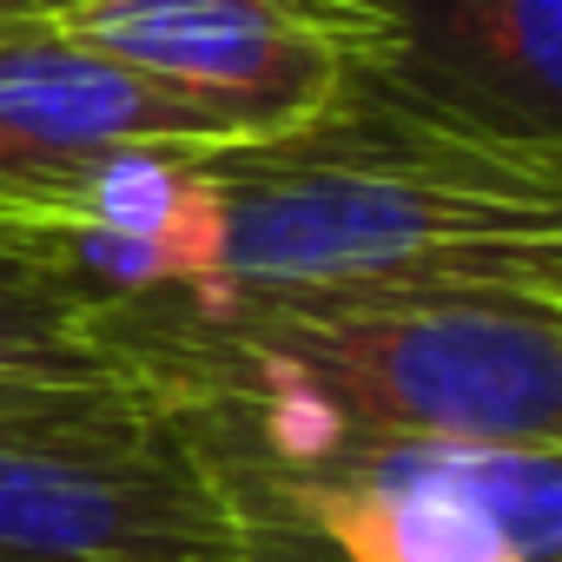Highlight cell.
Returning a JSON list of instances; mask_svg holds the SVG:
<instances>
[{
  "label": "cell",
  "mask_w": 562,
  "mask_h": 562,
  "mask_svg": "<svg viewBox=\"0 0 562 562\" xmlns=\"http://www.w3.org/2000/svg\"><path fill=\"white\" fill-rule=\"evenodd\" d=\"M212 299L312 305L509 292L562 305L555 139L496 126L411 67L364 74L331 113L265 146H205Z\"/></svg>",
  "instance_id": "1"
},
{
  "label": "cell",
  "mask_w": 562,
  "mask_h": 562,
  "mask_svg": "<svg viewBox=\"0 0 562 562\" xmlns=\"http://www.w3.org/2000/svg\"><path fill=\"white\" fill-rule=\"evenodd\" d=\"M159 384L258 424L397 443H562V305L404 292L126 318Z\"/></svg>",
  "instance_id": "2"
},
{
  "label": "cell",
  "mask_w": 562,
  "mask_h": 562,
  "mask_svg": "<svg viewBox=\"0 0 562 562\" xmlns=\"http://www.w3.org/2000/svg\"><path fill=\"white\" fill-rule=\"evenodd\" d=\"M271 522L172 397H0V562H265Z\"/></svg>",
  "instance_id": "3"
},
{
  "label": "cell",
  "mask_w": 562,
  "mask_h": 562,
  "mask_svg": "<svg viewBox=\"0 0 562 562\" xmlns=\"http://www.w3.org/2000/svg\"><path fill=\"white\" fill-rule=\"evenodd\" d=\"M225 457L258 509L285 503L345 562H562V443H397L258 424Z\"/></svg>",
  "instance_id": "4"
},
{
  "label": "cell",
  "mask_w": 562,
  "mask_h": 562,
  "mask_svg": "<svg viewBox=\"0 0 562 562\" xmlns=\"http://www.w3.org/2000/svg\"><path fill=\"white\" fill-rule=\"evenodd\" d=\"M54 27L192 106L218 146L285 139L404 67L384 0H80Z\"/></svg>",
  "instance_id": "5"
},
{
  "label": "cell",
  "mask_w": 562,
  "mask_h": 562,
  "mask_svg": "<svg viewBox=\"0 0 562 562\" xmlns=\"http://www.w3.org/2000/svg\"><path fill=\"white\" fill-rule=\"evenodd\" d=\"M133 146H218V133L54 21H0V212L41 205Z\"/></svg>",
  "instance_id": "6"
},
{
  "label": "cell",
  "mask_w": 562,
  "mask_h": 562,
  "mask_svg": "<svg viewBox=\"0 0 562 562\" xmlns=\"http://www.w3.org/2000/svg\"><path fill=\"white\" fill-rule=\"evenodd\" d=\"M0 397H172V391L139 358L113 305H100L47 265L0 251Z\"/></svg>",
  "instance_id": "7"
},
{
  "label": "cell",
  "mask_w": 562,
  "mask_h": 562,
  "mask_svg": "<svg viewBox=\"0 0 562 562\" xmlns=\"http://www.w3.org/2000/svg\"><path fill=\"white\" fill-rule=\"evenodd\" d=\"M404 47L430 41L443 74L463 80L457 106L555 139L562 100V0H417L391 14Z\"/></svg>",
  "instance_id": "8"
},
{
  "label": "cell",
  "mask_w": 562,
  "mask_h": 562,
  "mask_svg": "<svg viewBox=\"0 0 562 562\" xmlns=\"http://www.w3.org/2000/svg\"><path fill=\"white\" fill-rule=\"evenodd\" d=\"M80 0H0V21H60Z\"/></svg>",
  "instance_id": "9"
}]
</instances>
